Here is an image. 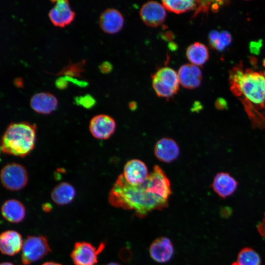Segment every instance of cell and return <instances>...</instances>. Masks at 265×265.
Here are the masks:
<instances>
[{
  "mask_svg": "<svg viewBox=\"0 0 265 265\" xmlns=\"http://www.w3.org/2000/svg\"><path fill=\"white\" fill-rule=\"evenodd\" d=\"M171 194L169 180L163 170L155 165L142 184L131 185L120 174L111 188L108 201L113 207L133 211L142 217L166 207Z\"/></svg>",
  "mask_w": 265,
  "mask_h": 265,
  "instance_id": "obj_1",
  "label": "cell"
},
{
  "mask_svg": "<svg viewBox=\"0 0 265 265\" xmlns=\"http://www.w3.org/2000/svg\"><path fill=\"white\" fill-rule=\"evenodd\" d=\"M231 90L236 96L243 95L245 108L262 109L265 106V75L240 66L232 69L230 74ZM255 109V108H254Z\"/></svg>",
  "mask_w": 265,
  "mask_h": 265,
  "instance_id": "obj_2",
  "label": "cell"
},
{
  "mask_svg": "<svg viewBox=\"0 0 265 265\" xmlns=\"http://www.w3.org/2000/svg\"><path fill=\"white\" fill-rule=\"evenodd\" d=\"M36 138L35 125L27 122L11 123L1 137V151L4 154L26 157L34 149Z\"/></svg>",
  "mask_w": 265,
  "mask_h": 265,
  "instance_id": "obj_3",
  "label": "cell"
},
{
  "mask_svg": "<svg viewBox=\"0 0 265 265\" xmlns=\"http://www.w3.org/2000/svg\"><path fill=\"white\" fill-rule=\"evenodd\" d=\"M152 79L153 87L160 97L169 98L179 90L180 82L178 74L171 68H160L152 76Z\"/></svg>",
  "mask_w": 265,
  "mask_h": 265,
  "instance_id": "obj_4",
  "label": "cell"
},
{
  "mask_svg": "<svg viewBox=\"0 0 265 265\" xmlns=\"http://www.w3.org/2000/svg\"><path fill=\"white\" fill-rule=\"evenodd\" d=\"M51 252L47 238L43 236H28L22 249L21 260L24 265H29Z\"/></svg>",
  "mask_w": 265,
  "mask_h": 265,
  "instance_id": "obj_5",
  "label": "cell"
},
{
  "mask_svg": "<svg viewBox=\"0 0 265 265\" xmlns=\"http://www.w3.org/2000/svg\"><path fill=\"white\" fill-rule=\"evenodd\" d=\"M2 185L11 191H18L24 188L28 182V173L22 164L12 162L6 164L0 171Z\"/></svg>",
  "mask_w": 265,
  "mask_h": 265,
  "instance_id": "obj_6",
  "label": "cell"
},
{
  "mask_svg": "<svg viewBox=\"0 0 265 265\" xmlns=\"http://www.w3.org/2000/svg\"><path fill=\"white\" fill-rule=\"evenodd\" d=\"M104 247V243L96 248L88 242L78 241L75 244L71 258L75 265H95L98 262V256Z\"/></svg>",
  "mask_w": 265,
  "mask_h": 265,
  "instance_id": "obj_7",
  "label": "cell"
},
{
  "mask_svg": "<svg viewBox=\"0 0 265 265\" xmlns=\"http://www.w3.org/2000/svg\"><path fill=\"white\" fill-rule=\"evenodd\" d=\"M116 123L113 118L106 114H98L90 120L89 129L92 136L98 139H107L114 132Z\"/></svg>",
  "mask_w": 265,
  "mask_h": 265,
  "instance_id": "obj_8",
  "label": "cell"
},
{
  "mask_svg": "<svg viewBox=\"0 0 265 265\" xmlns=\"http://www.w3.org/2000/svg\"><path fill=\"white\" fill-rule=\"evenodd\" d=\"M165 8L163 4L155 1L144 3L140 10L142 21L147 26L157 27L162 24L166 17Z\"/></svg>",
  "mask_w": 265,
  "mask_h": 265,
  "instance_id": "obj_9",
  "label": "cell"
},
{
  "mask_svg": "<svg viewBox=\"0 0 265 265\" xmlns=\"http://www.w3.org/2000/svg\"><path fill=\"white\" fill-rule=\"evenodd\" d=\"M149 174L146 165L139 159L129 160L124 167L123 177L126 182L131 185L142 184Z\"/></svg>",
  "mask_w": 265,
  "mask_h": 265,
  "instance_id": "obj_10",
  "label": "cell"
},
{
  "mask_svg": "<svg viewBox=\"0 0 265 265\" xmlns=\"http://www.w3.org/2000/svg\"><path fill=\"white\" fill-rule=\"evenodd\" d=\"M54 5L49 12V17L55 26L64 27L74 20L75 13L70 7L67 0H54Z\"/></svg>",
  "mask_w": 265,
  "mask_h": 265,
  "instance_id": "obj_11",
  "label": "cell"
},
{
  "mask_svg": "<svg viewBox=\"0 0 265 265\" xmlns=\"http://www.w3.org/2000/svg\"><path fill=\"white\" fill-rule=\"evenodd\" d=\"M174 252V246L169 238L165 237L157 238L149 248L151 257L156 262L165 263L169 261Z\"/></svg>",
  "mask_w": 265,
  "mask_h": 265,
  "instance_id": "obj_12",
  "label": "cell"
},
{
  "mask_svg": "<svg viewBox=\"0 0 265 265\" xmlns=\"http://www.w3.org/2000/svg\"><path fill=\"white\" fill-rule=\"evenodd\" d=\"M154 154L160 161L169 163L178 158L180 148L174 139L163 137L159 140L156 143Z\"/></svg>",
  "mask_w": 265,
  "mask_h": 265,
  "instance_id": "obj_13",
  "label": "cell"
},
{
  "mask_svg": "<svg viewBox=\"0 0 265 265\" xmlns=\"http://www.w3.org/2000/svg\"><path fill=\"white\" fill-rule=\"evenodd\" d=\"M124 19L121 13L114 8H108L103 11L99 18L101 29L109 34L118 32L122 28Z\"/></svg>",
  "mask_w": 265,
  "mask_h": 265,
  "instance_id": "obj_14",
  "label": "cell"
},
{
  "mask_svg": "<svg viewBox=\"0 0 265 265\" xmlns=\"http://www.w3.org/2000/svg\"><path fill=\"white\" fill-rule=\"evenodd\" d=\"M23 240L21 234L14 230H7L0 236V249L3 255L14 256L22 249Z\"/></svg>",
  "mask_w": 265,
  "mask_h": 265,
  "instance_id": "obj_15",
  "label": "cell"
},
{
  "mask_svg": "<svg viewBox=\"0 0 265 265\" xmlns=\"http://www.w3.org/2000/svg\"><path fill=\"white\" fill-rule=\"evenodd\" d=\"M56 98L49 92H41L34 94L30 100V106L36 113L49 114L57 108Z\"/></svg>",
  "mask_w": 265,
  "mask_h": 265,
  "instance_id": "obj_16",
  "label": "cell"
},
{
  "mask_svg": "<svg viewBox=\"0 0 265 265\" xmlns=\"http://www.w3.org/2000/svg\"><path fill=\"white\" fill-rule=\"evenodd\" d=\"M181 84L187 89H194L200 85L202 74L199 67L192 64L182 65L178 71Z\"/></svg>",
  "mask_w": 265,
  "mask_h": 265,
  "instance_id": "obj_17",
  "label": "cell"
},
{
  "mask_svg": "<svg viewBox=\"0 0 265 265\" xmlns=\"http://www.w3.org/2000/svg\"><path fill=\"white\" fill-rule=\"evenodd\" d=\"M238 184L237 181L230 174L220 172L214 177L212 186L213 191L219 196L225 198L234 193Z\"/></svg>",
  "mask_w": 265,
  "mask_h": 265,
  "instance_id": "obj_18",
  "label": "cell"
},
{
  "mask_svg": "<svg viewBox=\"0 0 265 265\" xmlns=\"http://www.w3.org/2000/svg\"><path fill=\"white\" fill-rule=\"evenodd\" d=\"M1 212L5 220L13 223L21 222L26 215V209L23 204L14 199L6 200L1 206Z\"/></svg>",
  "mask_w": 265,
  "mask_h": 265,
  "instance_id": "obj_19",
  "label": "cell"
},
{
  "mask_svg": "<svg viewBox=\"0 0 265 265\" xmlns=\"http://www.w3.org/2000/svg\"><path fill=\"white\" fill-rule=\"evenodd\" d=\"M76 190L70 183L61 182L52 190L51 196L53 202L58 205L63 206L70 204L76 196Z\"/></svg>",
  "mask_w": 265,
  "mask_h": 265,
  "instance_id": "obj_20",
  "label": "cell"
},
{
  "mask_svg": "<svg viewBox=\"0 0 265 265\" xmlns=\"http://www.w3.org/2000/svg\"><path fill=\"white\" fill-rule=\"evenodd\" d=\"M186 55L192 64L201 66L208 60L209 53L207 47L199 42L194 43L186 49Z\"/></svg>",
  "mask_w": 265,
  "mask_h": 265,
  "instance_id": "obj_21",
  "label": "cell"
},
{
  "mask_svg": "<svg viewBox=\"0 0 265 265\" xmlns=\"http://www.w3.org/2000/svg\"><path fill=\"white\" fill-rule=\"evenodd\" d=\"M260 255L253 248L244 247L238 254L236 260L231 265H261Z\"/></svg>",
  "mask_w": 265,
  "mask_h": 265,
  "instance_id": "obj_22",
  "label": "cell"
},
{
  "mask_svg": "<svg viewBox=\"0 0 265 265\" xmlns=\"http://www.w3.org/2000/svg\"><path fill=\"white\" fill-rule=\"evenodd\" d=\"M162 4L168 11L181 14L190 10L196 9L197 1L190 0H177L162 1Z\"/></svg>",
  "mask_w": 265,
  "mask_h": 265,
  "instance_id": "obj_23",
  "label": "cell"
},
{
  "mask_svg": "<svg viewBox=\"0 0 265 265\" xmlns=\"http://www.w3.org/2000/svg\"><path fill=\"white\" fill-rule=\"evenodd\" d=\"M85 64V60H83L80 62L73 64L69 63L66 66L64 67L56 75H65L69 77H78L82 78L80 75V73L84 71L83 67Z\"/></svg>",
  "mask_w": 265,
  "mask_h": 265,
  "instance_id": "obj_24",
  "label": "cell"
},
{
  "mask_svg": "<svg viewBox=\"0 0 265 265\" xmlns=\"http://www.w3.org/2000/svg\"><path fill=\"white\" fill-rule=\"evenodd\" d=\"M232 36L227 31L220 32L218 38L213 46V49L218 51H223L232 43Z\"/></svg>",
  "mask_w": 265,
  "mask_h": 265,
  "instance_id": "obj_25",
  "label": "cell"
},
{
  "mask_svg": "<svg viewBox=\"0 0 265 265\" xmlns=\"http://www.w3.org/2000/svg\"><path fill=\"white\" fill-rule=\"evenodd\" d=\"M74 100V102L76 105L81 106L86 109L91 108L96 103L95 99L88 94L84 96H76Z\"/></svg>",
  "mask_w": 265,
  "mask_h": 265,
  "instance_id": "obj_26",
  "label": "cell"
},
{
  "mask_svg": "<svg viewBox=\"0 0 265 265\" xmlns=\"http://www.w3.org/2000/svg\"><path fill=\"white\" fill-rule=\"evenodd\" d=\"M219 33L220 32L215 30H213L209 33L208 36L209 42L212 48H213L215 42H216L218 38Z\"/></svg>",
  "mask_w": 265,
  "mask_h": 265,
  "instance_id": "obj_27",
  "label": "cell"
},
{
  "mask_svg": "<svg viewBox=\"0 0 265 265\" xmlns=\"http://www.w3.org/2000/svg\"><path fill=\"white\" fill-rule=\"evenodd\" d=\"M99 68L102 73L107 74L111 71L113 67L112 64L110 62L105 61L100 64Z\"/></svg>",
  "mask_w": 265,
  "mask_h": 265,
  "instance_id": "obj_28",
  "label": "cell"
},
{
  "mask_svg": "<svg viewBox=\"0 0 265 265\" xmlns=\"http://www.w3.org/2000/svg\"><path fill=\"white\" fill-rule=\"evenodd\" d=\"M64 78L67 81H71L73 83L80 87H85L88 85L87 82L83 80H79L71 77L65 76Z\"/></svg>",
  "mask_w": 265,
  "mask_h": 265,
  "instance_id": "obj_29",
  "label": "cell"
},
{
  "mask_svg": "<svg viewBox=\"0 0 265 265\" xmlns=\"http://www.w3.org/2000/svg\"><path fill=\"white\" fill-rule=\"evenodd\" d=\"M55 85L58 89H63L67 87V80L64 77H59L55 80Z\"/></svg>",
  "mask_w": 265,
  "mask_h": 265,
  "instance_id": "obj_30",
  "label": "cell"
},
{
  "mask_svg": "<svg viewBox=\"0 0 265 265\" xmlns=\"http://www.w3.org/2000/svg\"><path fill=\"white\" fill-rule=\"evenodd\" d=\"M257 229L259 234L265 238V213L263 220L257 226Z\"/></svg>",
  "mask_w": 265,
  "mask_h": 265,
  "instance_id": "obj_31",
  "label": "cell"
},
{
  "mask_svg": "<svg viewBox=\"0 0 265 265\" xmlns=\"http://www.w3.org/2000/svg\"><path fill=\"white\" fill-rule=\"evenodd\" d=\"M13 83L18 88H22L24 85L23 80L21 78H16L13 80Z\"/></svg>",
  "mask_w": 265,
  "mask_h": 265,
  "instance_id": "obj_32",
  "label": "cell"
},
{
  "mask_svg": "<svg viewBox=\"0 0 265 265\" xmlns=\"http://www.w3.org/2000/svg\"><path fill=\"white\" fill-rule=\"evenodd\" d=\"M216 106L219 108H224L226 106V103L224 99H219L216 102Z\"/></svg>",
  "mask_w": 265,
  "mask_h": 265,
  "instance_id": "obj_33",
  "label": "cell"
},
{
  "mask_svg": "<svg viewBox=\"0 0 265 265\" xmlns=\"http://www.w3.org/2000/svg\"><path fill=\"white\" fill-rule=\"evenodd\" d=\"M52 209V206L51 204L46 203L43 205L42 210L45 212H50Z\"/></svg>",
  "mask_w": 265,
  "mask_h": 265,
  "instance_id": "obj_34",
  "label": "cell"
},
{
  "mask_svg": "<svg viewBox=\"0 0 265 265\" xmlns=\"http://www.w3.org/2000/svg\"><path fill=\"white\" fill-rule=\"evenodd\" d=\"M162 36L165 40H167L172 39L174 36L173 33L170 31L165 33Z\"/></svg>",
  "mask_w": 265,
  "mask_h": 265,
  "instance_id": "obj_35",
  "label": "cell"
},
{
  "mask_svg": "<svg viewBox=\"0 0 265 265\" xmlns=\"http://www.w3.org/2000/svg\"><path fill=\"white\" fill-rule=\"evenodd\" d=\"M42 265H62L57 263L53 262H47L44 263Z\"/></svg>",
  "mask_w": 265,
  "mask_h": 265,
  "instance_id": "obj_36",
  "label": "cell"
},
{
  "mask_svg": "<svg viewBox=\"0 0 265 265\" xmlns=\"http://www.w3.org/2000/svg\"><path fill=\"white\" fill-rule=\"evenodd\" d=\"M130 107L132 109H134L136 107V105L135 102H131L130 104Z\"/></svg>",
  "mask_w": 265,
  "mask_h": 265,
  "instance_id": "obj_37",
  "label": "cell"
},
{
  "mask_svg": "<svg viewBox=\"0 0 265 265\" xmlns=\"http://www.w3.org/2000/svg\"><path fill=\"white\" fill-rule=\"evenodd\" d=\"M169 47L170 49H171L172 50H173L174 49H176V48H177L176 45L175 43L173 44L172 43L170 44Z\"/></svg>",
  "mask_w": 265,
  "mask_h": 265,
  "instance_id": "obj_38",
  "label": "cell"
},
{
  "mask_svg": "<svg viewBox=\"0 0 265 265\" xmlns=\"http://www.w3.org/2000/svg\"><path fill=\"white\" fill-rule=\"evenodd\" d=\"M0 265H14L12 263L10 262H4L1 263Z\"/></svg>",
  "mask_w": 265,
  "mask_h": 265,
  "instance_id": "obj_39",
  "label": "cell"
},
{
  "mask_svg": "<svg viewBox=\"0 0 265 265\" xmlns=\"http://www.w3.org/2000/svg\"><path fill=\"white\" fill-rule=\"evenodd\" d=\"M106 265H121L116 263H110Z\"/></svg>",
  "mask_w": 265,
  "mask_h": 265,
  "instance_id": "obj_40",
  "label": "cell"
}]
</instances>
